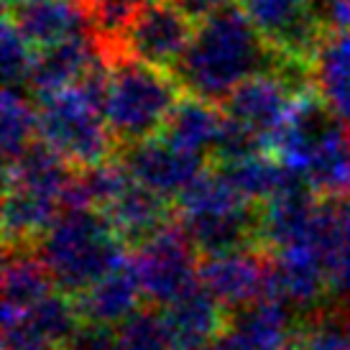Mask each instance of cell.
<instances>
[{"label":"cell","mask_w":350,"mask_h":350,"mask_svg":"<svg viewBox=\"0 0 350 350\" xmlns=\"http://www.w3.org/2000/svg\"><path fill=\"white\" fill-rule=\"evenodd\" d=\"M75 299H77V307L82 312L85 322L118 327L131 314H136L144 307L141 304L144 301V289H141L138 276L133 271L131 256L120 266H116L113 271H107L103 279H98L90 289L77 294Z\"/></svg>","instance_id":"cell-16"},{"label":"cell","mask_w":350,"mask_h":350,"mask_svg":"<svg viewBox=\"0 0 350 350\" xmlns=\"http://www.w3.org/2000/svg\"><path fill=\"white\" fill-rule=\"evenodd\" d=\"M103 49L98 44V36L90 31L82 36H75L69 41L39 49L33 57L29 77V92L33 98H46L59 90H67L77 85L98 62H103Z\"/></svg>","instance_id":"cell-12"},{"label":"cell","mask_w":350,"mask_h":350,"mask_svg":"<svg viewBox=\"0 0 350 350\" xmlns=\"http://www.w3.org/2000/svg\"><path fill=\"white\" fill-rule=\"evenodd\" d=\"M327 289L335 301H350V243L327 263Z\"/></svg>","instance_id":"cell-28"},{"label":"cell","mask_w":350,"mask_h":350,"mask_svg":"<svg viewBox=\"0 0 350 350\" xmlns=\"http://www.w3.org/2000/svg\"><path fill=\"white\" fill-rule=\"evenodd\" d=\"M182 95L185 92L172 72L156 69L128 54L113 59L105 120L118 148L159 136Z\"/></svg>","instance_id":"cell-3"},{"label":"cell","mask_w":350,"mask_h":350,"mask_svg":"<svg viewBox=\"0 0 350 350\" xmlns=\"http://www.w3.org/2000/svg\"><path fill=\"white\" fill-rule=\"evenodd\" d=\"M64 350H116V327L98 325V322H82Z\"/></svg>","instance_id":"cell-27"},{"label":"cell","mask_w":350,"mask_h":350,"mask_svg":"<svg viewBox=\"0 0 350 350\" xmlns=\"http://www.w3.org/2000/svg\"><path fill=\"white\" fill-rule=\"evenodd\" d=\"M294 100L297 98L292 95V90L276 75L266 72L241 82L220 107L225 110V116L251 128L253 133H258L266 141V146H271L273 136L282 131L292 113Z\"/></svg>","instance_id":"cell-11"},{"label":"cell","mask_w":350,"mask_h":350,"mask_svg":"<svg viewBox=\"0 0 350 350\" xmlns=\"http://www.w3.org/2000/svg\"><path fill=\"white\" fill-rule=\"evenodd\" d=\"M174 350H200L228 332V310L202 282L164 307Z\"/></svg>","instance_id":"cell-14"},{"label":"cell","mask_w":350,"mask_h":350,"mask_svg":"<svg viewBox=\"0 0 350 350\" xmlns=\"http://www.w3.org/2000/svg\"><path fill=\"white\" fill-rule=\"evenodd\" d=\"M200 253L176 217L151 241L131 251V263L144 289V299L159 310L169 307L200 284Z\"/></svg>","instance_id":"cell-5"},{"label":"cell","mask_w":350,"mask_h":350,"mask_svg":"<svg viewBox=\"0 0 350 350\" xmlns=\"http://www.w3.org/2000/svg\"><path fill=\"white\" fill-rule=\"evenodd\" d=\"M301 340L304 350H350V338L342 327L335 307H320L301 322Z\"/></svg>","instance_id":"cell-25"},{"label":"cell","mask_w":350,"mask_h":350,"mask_svg":"<svg viewBox=\"0 0 350 350\" xmlns=\"http://www.w3.org/2000/svg\"><path fill=\"white\" fill-rule=\"evenodd\" d=\"M335 312H338L342 327H345V332H348V338H350V301H338V304H335Z\"/></svg>","instance_id":"cell-30"},{"label":"cell","mask_w":350,"mask_h":350,"mask_svg":"<svg viewBox=\"0 0 350 350\" xmlns=\"http://www.w3.org/2000/svg\"><path fill=\"white\" fill-rule=\"evenodd\" d=\"M200 282L225 310L269 297L273 284V256L263 245H245L200 258Z\"/></svg>","instance_id":"cell-7"},{"label":"cell","mask_w":350,"mask_h":350,"mask_svg":"<svg viewBox=\"0 0 350 350\" xmlns=\"http://www.w3.org/2000/svg\"><path fill=\"white\" fill-rule=\"evenodd\" d=\"M36 105L39 138L75 169H88L116 156L118 144L107 128L103 107L95 105L77 85L39 98Z\"/></svg>","instance_id":"cell-4"},{"label":"cell","mask_w":350,"mask_h":350,"mask_svg":"<svg viewBox=\"0 0 350 350\" xmlns=\"http://www.w3.org/2000/svg\"><path fill=\"white\" fill-rule=\"evenodd\" d=\"M223 123L225 110L220 105L192 98V95H182L159 136H164L172 146L182 148L187 154L202 156L207 161H213Z\"/></svg>","instance_id":"cell-18"},{"label":"cell","mask_w":350,"mask_h":350,"mask_svg":"<svg viewBox=\"0 0 350 350\" xmlns=\"http://www.w3.org/2000/svg\"><path fill=\"white\" fill-rule=\"evenodd\" d=\"M301 312L273 294L228 312V332L248 350H282L301 330Z\"/></svg>","instance_id":"cell-13"},{"label":"cell","mask_w":350,"mask_h":350,"mask_svg":"<svg viewBox=\"0 0 350 350\" xmlns=\"http://www.w3.org/2000/svg\"><path fill=\"white\" fill-rule=\"evenodd\" d=\"M3 161L13 164L39 141V105L29 90L5 88L0 100Z\"/></svg>","instance_id":"cell-21"},{"label":"cell","mask_w":350,"mask_h":350,"mask_svg":"<svg viewBox=\"0 0 350 350\" xmlns=\"http://www.w3.org/2000/svg\"><path fill=\"white\" fill-rule=\"evenodd\" d=\"M3 350H62L26 314H3Z\"/></svg>","instance_id":"cell-26"},{"label":"cell","mask_w":350,"mask_h":350,"mask_svg":"<svg viewBox=\"0 0 350 350\" xmlns=\"http://www.w3.org/2000/svg\"><path fill=\"white\" fill-rule=\"evenodd\" d=\"M282 350H304V340H301V330L297 332V335H294L292 340L286 342V345H284Z\"/></svg>","instance_id":"cell-31"},{"label":"cell","mask_w":350,"mask_h":350,"mask_svg":"<svg viewBox=\"0 0 350 350\" xmlns=\"http://www.w3.org/2000/svg\"><path fill=\"white\" fill-rule=\"evenodd\" d=\"M317 207V195L310 185H299L271 197L261 204L258 215V243L266 251H282L286 245L307 241Z\"/></svg>","instance_id":"cell-17"},{"label":"cell","mask_w":350,"mask_h":350,"mask_svg":"<svg viewBox=\"0 0 350 350\" xmlns=\"http://www.w3.org/2000/svg\"><path fill=\"white\" fill-rule=\"evenodd\" d=\"M116 156L126 164V169L138 185L154 189L172 202L210 164L202 156L187 154L182 148L172 146L164 136H154L118 148Z\"/></svg>","instance_id":"cell-8"},{"label":"cell","mask_w":350,"mask_h":350,"mask_svg":"<svg viewBox=\"0 0 350 350\" xmlns=\"http://www.w3.org/2000/svg\"><path fill=\"white\" fill-rule=\"evenodd\" d=\"M36 49L18 33V29L3 18V36H0V62H3V79L5 88H29L31 67H33Z\"/></svg>","instance_id":"cell-24"},{"label":"cell","mask_w":350,"mask_h":350,"mask_svg":"<svg viewBox=\"0 0 350 350\" xmlns=\"http://www.w3.org/2000/svg\"><path fill=\"white\" fill-rule=\"evenodd\" d=\"M116 350H174L164 310L141 307L116 327Z\"/></svg>","instance_id":"cell-23"},{"label":"cell","mask_w":350,"mask_h":350,"mask_svg":"<svg viewBox=\"0 0 350 350\" xmlns=\"http://www.w3.org/2000/svg\"><path fill=\"white\" fill-rule=\"evenodd\" d=\"M279 51L253 26L238 0H228L197 23L195 39L172 69L185 95L223 105L241 82L271 75Z\"/></svg>","instance_id":"cell-1"},{"label":"cell","mask_w":350,"mask_h":350,"mask_svg":"<svg viewBox=\"0 0 350 350\" xmlns=\"http://www.w3.org/2000/svg\"><path fill=\"white\" fill-rule=\"evenodd\" d=\"M197 21L176 0H154L131 21L123 36V54L172 72L195 39Z\"/></svg>","instance_id":"cell-6"},{"label":"cell","mask_w":350,"mask_h":350,"mask_svg":"<svg viewBox=\"0 0 350 350\" xmlns=\"http://www.w3.org/2000/svg\"><path fill=\"white\" fill-rule=\"evenodd\" d=\"M200 350H248V348H245L235 335L225 332V335H220L215 342H210V345H204V348H200Z\"/></svg>","instance_id":"cell-29"},{"label":"cell","mask_w":350,"mask_h":350,"mask_svg":"<svg viewBox=\"0 0 350 350\" xmlns=\"http://www.w3.org/2000/svg\"><path fill=\"white\" fill-rule=\"evenodd\" d=\"M57 292L46 263L36 251H5L3 261V314H26L44 297Z\"/></svg>","instance_id":"cell-19"},{"label":"cell","mask_w":350,"mask_h":350,"mask_svg":"<svg viewBox=\"0 0 350 350\" xmlns=\"http://www.w3.org/2000/svg\"><path fill=\"white\" fill-rule=\"evenodd\" d=\"M5 18L36 51L92 31L88 0H10Z\"/></svg>","instance_id":"cell-10"},{"label":"cell","mask_w":350,"mask_h":350,"mask_svg":"<svg viewBox=\"0 0 350 350\" xmlns=\"http://www.w3.org/2000/svg\"><path fill=\"white\" fill-rule=\"evenodd\" d=\"M26 317L31 320V325H36L54 345L64 350L69 345V340L75 338V332L82 327V312L77 307V299L69 297L64 292H51L49 297L31 307L26 312Z\"/></svg>","instance_id":"cell-22"},{"label":"cell","mask_w":350,"mask_h":350,"mask_svg":"<svg viewBox=\"0 0 350 350\" xmlns=\"http://www.w3.org/2000/svg\"><path fill=\"white\" fill-rule=\"evenodd\" d=\"M314 88L350 126V29L327 31L314 54Z\"/></svg>","instance_id":"cell-20"},{"label":"cell","mask_w":350,"mask_h":350,"mask_svg":"<svg viewBox=\"0 0 350 350\" xmlns=\"http://www.w3.org/2000/svg\"><path fill=\"white\" fill-rule=\"evenodd\" d=\"M36 253L46 263L57 289L69 297L90 289L131 256L110 217L98 207L62 210L39 241Z\"/></svg>","instance_id":"cell-2"},{"label":"cell","mask_w":350,"mask_h":350,"mask_svg":"<svg viewBox=\"0 0 350 350\" xmlns=\"http://www.w3.org/2000/svg\"><path fill=\"white\" fill-rule=\"evenodd\" d=\"M241 5L273 49L314 62L327 29L312 0H241Z\"/></svg>","instance_id":"cell-9"},{"label":"cell","mask_w":350,"mask_h":350,"mask_svg":"<svg viewBox=\"0 0 350 350\" xmlns=\"http://www.w3.org/2000/svg\"><path fill=\"white\" fill-rule=\"evenodd\" d=\"M103 213L110 217V223L120 235V241L128 245V251H136L174 220V202L133 182Z\"/></svg>","instance_id":"cell-15"}]
</instances>
